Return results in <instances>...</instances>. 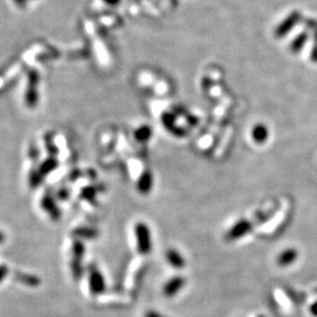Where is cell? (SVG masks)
I'll list each match as a JSON object with an SVG mask.
<instances>
[{
  "instance_id": "5b68a950",
  "label": "cell",
  "mask_w": 317,
  "mask_h": 317,
  "mask_svg": "<svg viewBox=\"0 0 317 317\" xmlns=\"http://www.w3.org/2000/svg\"><path fill=\"white\" fill-rule=\"evenodd\" d=\"M301 20V14L299 12L292 13L286 20L281 22V24L275 29L276 37H283L296 26V24Z\"/></svg>"
},
{
  "instance_id": "e0dca14e",
  "label": "cell",
  "mask_w": 317,
  "mask_h": 317,
  "mask_svg": "<svg viewBox=\"0 0 317 317\" xmlns=\"http://www.w3.org/2000/svg\"><path fill=\"white\" fill-rule=\"evenodd\" d=\"M144 317H168L166 315H163L157 311H154V310H149L145 313Z\"/></svg>"
},
{
  "instance_id": "7c38bea8",
  "label": "cell",
  "mask_w": 317,
  "mask_h": 317,
  "mask_svg": "<svg viewBox=\"0 0 317 317\" xmlns=\"http://www.w3.org/2000/svg\"><path fill=\"white\" fill-rule=\"evenodd\" d=\"M72 256L73 260H80L82 261L85 255V246L81 240H75L72 244Z\"/></svg>"
},
{
  "instance_id": "2e32d148",
  "label": "cell",
  "mask_w": 317,
  "mask_h": 317,
  "mask_svg": "<svg viewBox=\"0 0 317 317\" xmlns=\"http://www.w3.org/2000/svg\"><path fill=\"white\" fill-rule=\"evenodd\" d=\"M8 274V268L5 265H0V283H1Z\"/></svg>"
},
{
  "instance_id": "8fae6325",
  "label": "cell",
  "mask_w": 317,
  "mask_h": 317,
  "mask_svg": "<svg viewBox=\"0 0 317 317\" xmlns=\"http://www.w3.org/2000/svg\"><path fill=\"white\" fill-rule=\"evenodd\" d=\"M308 40V34L306 32H302L301 34H299L296 38H294L291 45V49L293 52H299L304 46L306 45V42Z\"/></svg>"
},
{
  "instance_id": "5bb4252c",
  "label": "cell",
  "mask_w": 317,
  "mask_h": 317,
  "mask_svg": "<svg viewBox=\"0 0 317 317\" xmlns=\"http://www.w3.org/2000/svg\"><path fill=\"white\" fill-rule=\"evenodd\" d=\"M152 187V178L149 173L145 174L144 177H142L139 182V190L142 193H148Z\"/></svg>"
},
{
  "instance_id": "9c48e42d",
  "label": "cell",
  "mask_w": 317,
  "mask_h": 317,
  "mask_svg": "<svg viewBox=\"0 0 317 317\" xmlns=\"http://www.w3.org/2000/svg\"><path fill=\"white\" fill-rule=\"evenodd\" d=\"M269 136L268 128L264 124H257L251 130V138L258 144H263Z\"/></svg>"
},
{
  "instance_id": "6da1fadb",
  "label": "cell",
  "mask_w": 317,
  "mask_h": 317,
  "mask_svg": "<svg viewBox=\"0 0 317 317\" xmlns=\"http://www.w3.org/2000/svg\"><path fill=\"white\" fill-rule=\"evenodd\" d=\"M137 249L141 255H148L152 249V235L147 224L139 222L135 226Z\"/></svg>"
},
{
  "instance_id": "8992f818",
  "label": "cell",
  "mask_w": 317,
  "mask_h": 317,
  "mask_svg": "<svg viewBox=\"0 0 317 317\" xmlns=\"http://www.w3.org/2000/svg\"><path fill=\"white\" fill-rule=\"evenodd\" d=\"M298 258H299V251L293 247H289L283 249L277 256L276 263L280 267H288L293 264Z\"/></svg>"
},
{
  "instance_id": "44dd1931",
  "label": "cell",
  "mask_w": 317,
  "mask_h": 317,
  "mask_svg": "<svg viewBox=\"0 0 317 317\" xmlns=\"http://www.w3.org/2000/svg\"><path fill=\"white\" fill-rule=\"evenodd\" d=\"M257 317H266V316H265V315H262V314H260V315H258Z\"/></svg>"
},
{
  "instance_id": "ac0fdd59",
  "label": "cell",
  "mask_w": 317,
  "mask_h": 317,
  "mask_svg": "<svg viewBox=\"0 0 317 317\" xmlns=\"http://www.w3.org/2000/svg\"><path fill=\"white\" fill-rule=\"evenodd\" d=\"M309 311H310V313H311V315H312V316L317 317V300H316L315 302H313V303L310 305Z\"/></svg>"
},
{
  "instance_id": "4fadbf2b",
  "label": "cell",
  "mask_w": 317,
  "mask_h": 317,
  "mask_svg": "<svg viewBox=\"0 0 317 317\" xmlns=\"http://www.w3.org/2000/svg\"><path fill=\"white\" fill-rule=\"evenodd\" d=\"M71 271L72 275L76 280H79L84 273V268L82 266V261L80 260H72L71 263Z\"/></svg>"
},
{
  "instance_id": "ba28073f",
  "label": "cell",
  "mask_w": 317,
  "mask_h": 317,
  "mask_svg": "<svg viewBox=\"0 0 317 317\" xmlns=\"http://www.w3.org/2000/svg\"><path fill=\"white\" fill-rule=\"evenodd\" d=\"M41 205L43 207V210L46 212H48V214L50 216L51 219L53 220H58L61 216V212L59 210L58 205L54 202V200L50 197V196H46V197H43L42 201H41Z\"/></svg>"
},
{
  "instance_id": "7a4b0ae2",
  "label": "cell",
  "mask_w": 317,
  "mask_h": 317,
  "mask_svg": "<svg viewBox=\"0 0 317 317\" xmlns=\"http://www.w3.org/2000/svg\"><path fill=\"white\" fill-rule=\"evenodd\" d=\"M253 226L254 223L251 221L246 220V219H242V220L237 221L229 229L225 235V238L228 242H235V240L247 235L251 231V229H253Z\"/></svg>"
},
{
  "instance_id": "ffe728a7",
  "label": "cell",
  "mask_w": 317,
  "mask_h": 317,
  "mask_svg": "<svg viewBox=\"0 0 317 317\" xmlns=\"http://www.w3.org/2000/svg\"><path fill=\"white\" fill-rule=\"evenodd\" d=\"M5 242V235L2 231H0V244H3Z\"/></svg>"
},
{
  "instance_id": "52a82bcc",
  "label": "cell",
  "mask_w": 317,
  "mask_h": 317,
  "mask_svg": "<svg viewBox=\"0 0 317 317\" xmlns=\"http://www.w3.org/2000/svg\"><path fill=\"white\" fill-rule=\"evenodd\" d=\"M166 259L168 263L176 269H182L186 266V261L185 258L182 256L179 250L176 248H169L166 251Z\"/></svg>"
},
{
  "instance_id": "d6986e66",
  "label": "cell",
  "mask_w": 317,
  "mask_h": 317,
  "mask_svg": "<svg viewBox=\"0 0 317 317\" xmlns=\"http://www.w3.org/2000/svg\"><path fill=\"white\" fill-rule=\"evenodd\" d=\"M311 60L313 62H317V43H315V46L311 51Z\"/></svg>"
},
{
  "instance_id": "30bf717a",
  "label": "cell",
  "mask_w": 317,
  "mask_h": 317,
  "mask_svg": "<svg viewBox=\"0 0 317 317\" xmlns=\"http://www.w3.org/2000/svg\"><path fill=\"white\" fill-rule=\"evenodd\" d=\"M15 277H16V280H18L19 282L24 283L26 286L31 288H35L39 286L40 283V279L38 277L31 274H26V273H23V272H16Z\"/></svg>"
},
{
  "instance_id": "9a60e30c",
  "label": "cell",
  "mask_w": 317,
  "mask_h": 317,
  "mask_svg": "<svg viewBox=\"0 0 317 317\" xmlns=\"http://www.w3.org/2000/svg\"><path fill=\"white\" fill-rule=\"evenodd\" d=\"M76 236L79 237V238H87V239H90V238H95L98 234V232L96 230H94V229H89V228H80V229H77V230L75 231L74 233Z\"/></svg>"
},
{
  "instance_id": "277c9868",
  "label": "cell",
  "mask_w": 317,
  "mask_h": 317,
  "mask_svg": "<svg viewBox=\"0 0 317 317\" xmlns=\"http://www.w3.org/2000/svg\"><path fill=\"white\" fill-rule=\"evenodd\" d=\"M186 284V279L184 276L177 275L171 277L163 287V294L167 298H173L177 296V293L181 292Z\"/></svg>"
},
{
  "instance_id": "3957f363",
  "label": "cell",
  "mask_w": 317,
  "mask_h": 317,
  "mask_svg": "<svg viewBox=\"0 0 317 317\" xmlns=\"http://www.w3.org/2000/svg\"><path fill=\"white\" fill-rule=\"evenodd\" d=\"M89 288L94 296H100L106 290L104 275L96 266L92 265L89 270Z\"/></svg>"
}]
</instances>
